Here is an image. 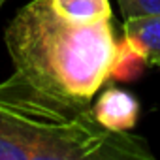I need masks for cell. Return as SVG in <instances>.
<instances>
[{
	"label": "cell",
	"mask_w": 160,
	"mask_h": 160,
	"mask_svg": "<svg viewBox=\"0 0 160 160\" xmlns=\"http://www.w3.org/2000/svg\"><path fill=\"white\" fill-rule=\"evenodd\" d=\"M13 73L0 83V106L47 122H70L91 113L111 77L119 51L111 21L73 25L51 0H30L4 30Z\"/></svg>",
	"instance_id": "1"
},
{
	"label": "cell",
	"mask_w": 160,
	"mask_h": 160,
	"mask_svg": "<svg viewBox=\"0 0 160 160\" xmlns=\"http://www.w3.org/2000/svg\"><path fill=\"white\" fill-rule=\"evenodd\" d=\"M94 121L109 132H130L139 115L138 100L121 89H108L91 106Z\"/></svg>",
	"instance_id": "2"
},
{
	"label": "cell",
	"mask_w": 160,
	"mask_h": 160,
	"mask_svg": "<svg viewBox=\"0 0 160 160\" xmlns=\"http://www.w3.org/2000/svg\"><path fill=\"white\" fill-rule=\"evenodd\" d=\"M122 40L132 45L147 64L160 66V13L126 17L122 25Z\"/></svg>",
	"instance_id": "3"
},
{
	"label": "cell",
	"mask_w": 160,
	"mask_h": 160,
	"mask_svg": "<svg viewBox=\"0 0 160 160\" xmlns=\"http://www.w3.org/2000/svg\"><path fill=\"white\" fill-rule=\"evenodd\" d=\"M55 13L73 25L111 21L109 0H51Z\"/></svg>",
	"instance_id": "4"
},
{
	"label": "cell",
	"mask_w": 160,
	"mask_h": 160,
	"mask_svg": "<svg viewBox=\"0 0 160 160\" xmlns=\"http://www.w3.org/2000/svg\"><path fill=\"white\" fill-rule=\"evenodd\" d=\"M145 66H147V60L132 45H128L122 40L119 43V51L111 68V77L117 79V81H132L138 75H141Z\"/></svg>",
	"instance_id": "5"
},
{
	"label": "cell",
	"mask_w": 160,
	"mask_h": 160,
	"mask_svg": "<svg viewBox=\"0 0 160 160\" xmlns=\"http://www.w3.org/2000/svg\"><path fill=\"white\" fill-rule=\"evenodd\" d=\"M117 2L124 19L134 15L160 13V0H117Z\"/></svg>",
	"instance_id": "6"
},
{
	"label": "cell",
	"mask_w": 160,
	"mask_h": 160,
	"mask_svg": "<svg viewBox=\"0 0 160 160\" xmlns=\"http://www.w3.org/2000/svg\"><path fill=\"white\" fill-rule=\"evenodd\" d=\"M4 2H6V0H0V8H2V4H4Z\"/></svg>",
	"instance_id": "7"
}]
</instances>
